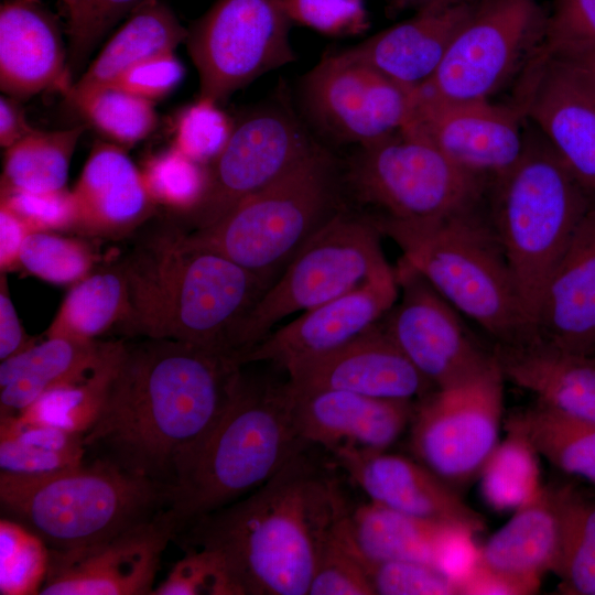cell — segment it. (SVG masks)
<instances>
[{
	"label": "cell",
	"mask_w": 595,
	"mask_h": 595,
	"mask_svg": "<svg viewBox=\"0 0 595 595\" xmlns=\"http://www.w3.org/2000/svg\"><path fill=\"white\" fill-rule=\"evenodd\" d=\"M176 536L169 511L95 545L50 550L41 595H149L163 551Z\"/></svg>",
	"instance_id": "cell-19"
},
{
	"label": "cell",
	"mask_w": 595,
	"mask_h": 595,
	"mask_svg": "<svg viewBox=\"0 0 595 595\" xmlns=\"http://www.w3.org/2000/svg\"><path fill=\"white\" fill-rule=\"evenodd\" d=\"M292 391L300 436L331 452L340 446L385 451L403 433L414 413L413 401L409 400L343 390Z\"/></svg>",
	"instance_id": "cell-24"
},
{
	"label": "cell",
	"mask_w": 595,
	"mask_h": 595,
	"mask_svg": "<svg viewBox=\"0 0 595 595\" xmlns=\"http://www.w3.org/2000/svg\"><path fill=\"white\" fill-rule=\"evenodd\" d=\"M234 126L218 102L198 97L177 115L172 145L196 162L207 165L223 150Z\"/></svg>",
	"instance_id": "cell-44"
},
{
	"label": "cell",
	"mask_w": 595,
	"mask_h": 595,
	"mask_svg": "<svg viewBox=\"0 0 595 595\" xmlns=\"http://www.w3.org/2000/svg\"><path fill=\"white\" fill-rule=\"evenodd\" d=\"M34 129L28 121L25 112L18 100L8 95L0 98V144L10 148Z\"/></svg>",
	"instance_id": "cell-56"
},
{
	"label": "cell",
	"mask_w": 595,
	"mask_h": 595,
	"mask_svg": "<svg viewBox=\"0 0 595 595\" xmlns=\"http://www.w3.org/2000/svg\"><path fill=\"white\" fill-rule=\"evenodd\" d=\"M140 171L155 205L187 215L205 195L207 165L188 158L173 145L148 158Z\"/></svg>",
	"instance_id": "cell-41"
},
{
	"label": "cell",
	"mask_w": 595,
	"mask_h": 595,
	"mask_svg": "<svg viewBox=\"0 0 595 595\" xmlns=\"http://www.w3.org/2000/svg\"><path fill=\"white\" fill-rule=\"evenodd\" d=\"M32 232L26 224L8 207L0 205V267L1 272L19 266V257L26 236Z\"/></svg>",
	"instance_id": "cell-55"
},
{
	"label": "cell",
	"mask_w": 595,
	"mask_h": 595,
	"mask_svg": "<svg viewBox=\"0 0 595 595\" xmlns=\"http://www.w3.org/2000/svg\"><path fill=\"white\" fill-rule=\"evenodd\" d=\"M50 549L32 531L7 517L0 520V594H39Z\"/></svg>",
	"instance_id": "cell-42"
},
{
	"label": "cell",
	"mask_w": 595,
	"mask_h": 595,
	"mask_svg": "<svg viewBox=\"0 0 595 595\" xmlns=\"http://www.w3.org/2000/svg\"><path fill=\"white\" fill-rule=\"evenodd\" d=\"M242 367L234 355L186 342L123 343L86 450L169 488L225 411Z\"/></svg>",
	"instance_id": "cell-1"
},
{
	"label": "cell",
	"mask_w": 595,
	"mask_h": 595,
	"mask_svg": "<svg viewBox=\"0 0 595 595\" xmlns=\"http://www.w3.org/2000/svg\"><path fill=\"white\" fill-rule=\"evenodd\" d=\"M84 435L32 422L19 414L0 416V476L46 478L84 463Z\"/></svg>",
	"instance_id": "cell-33"
},
{
	"label": "cell",
	"mask_w": 595,
	"mask_h": 595,
	"mask_svg": "<svg viewBox=\"0 0 595 595\" xmlns=\"http://www.w3.org/2000/svg\"><path fill=\"white\" fill-rule=\"evenodd\" d=\"M332 453L374 502L416 518L464 526L476 533L485 529L483 517L457 489L418 459L356 446H340Z\"/></svg>",
	"instance_id": "cell-22"
},
{
	"label": "cell",
	"mask_w": 595,
	"mask_h": 595,
	"mask_svg": "<svg viewBox=\"0 0 595 595\" xmlns=\"http://www.w3.org/2000/svg\"><path fill=\"white\" fill-rule=\"evenodd\" d=\"M456 594L524 595L528 589L518 582L493 572L478 563L456 584Z\"/></svg>",
	"instance_id": "cell-54"
},
{
	"label": "cell",
	"mask_w": 595,
	"mask_h": 595,
	"mask_svg": "<svg viewBox=\"0 0 595 595\" xmlns=\"http://www.w3.org/2000/svg\"><path fill=\"white\" fill-rule=\"evenodd\" d=\"M68 100L100 134L118 145H132L156 127L154 102L112 85L71 87Z\"/></svg>",
	"instance_id": "cell-39"
},
{
	"label": "cell",
	"mask_w": 595,
	"mask_h": 595,
	"mask_svg": "<svg viewBox=\"0 0 595 595\" xmlns=\"http://www.w3.org/2000/svg\"><path fill=\"white\" fill-rule=\"evenodd\" d=\"M166 578L153 591L155 595H229L224 573L210 554L185 549Z\"/></svg>",
	"instance_id": "cell-51"
},
{
	"label": "cell",
	"mask_w": 595,
	"mask_h": 595,
	"mask_svg": "<svg viewBox=\"0 0 595 595\" xmlns=\"http://www.w3.org/2000/svg\"><path fill=\"white\" fill-rule=\"evenodd\" d=\"M404 128L425 138L458 167L489 185L518 162L527 137V121L512 101H446L418 93Z\"/></svg>",
	"instance_id": "cell-18"
},
{
	"label": "cell",
	"mask_w": 595,
	"mask_h": 595,
	"mask_svg": "<svg viewBox=\"0 0 595 595\" xmlns=\"http://www.w3.org/2000/svg\"><path fill=\"white\" fill-rule=\"evenodd\" d=\"M291 23L323 35H359L369 28L364 0H280Z\"/></svg>",
	"instance_id": "cell-47"
},
{
	"label": "cell",
	"mask_w": 595,
	"mask_h": 595,
	"mask_svg": "<svg viewBox=\"0 0 595 595\" xmlns=\"http://www.w3.org/2000/svg\"><path fill=\"white\" fill-rule=\"evenodd\" d=\"M122 345L123 342H112L106 358L91 372L48 390L18 414L85 435L101 412Z\"/></svg>",
	"instance_id": "cell-38"
},
{
	"label": "cell",
	"mask_w": 595,
	"mask_h": 595,
	"mask_svg": "<svg viewBox=\"0 0 595 595\" xmlns=\"http://www.w3.org/2000/svg\"><path fill=\"white\" fill-rule=\"evenodd\" d=\"M69 0H64L65 3H67Z\"/></svg>",
	"instance_id": "cell-59"
},
{
	"label": "cell",
	"mask_w": 595,
	"mask_h": 595,
	"mask_svg": "<svg viewBox=\"0 0 595 595\" xmlns=\"http://www.w3.org/2000/svg\"><path fill=\"white\" fill-rule=\"evenodd\" d=\"M432 0H388L389 12L396 14L408 9H419Z\"/></svg>",
	"instance_id": "cell-58"
},
{
	"label": "cell",
	"mask_w": 595,
	"mask_h": 595,
	"mask_svg": "<svg viewBox=\"0 0 595 595\" xmlns=\"http://www.w3.org/2000/svg\"><path fill=\"white\" fill-rule=\"evenodd\" d=\"M127 312L128 290L120 263L101 268L68 291L46 336L97 340L113 326L122 325Z\"/></svg>",
	"instance_id": "cell-34"
},
{
	"label": "cell",
	"mask_w": 595,
	"mask_h": 595,
	"mask_svg": "<svg viewBox=\"0 0 595 595\" xmlns=\"http://www.w3.org/2000/svg\"><path fill=\"white\" fill-rule=\"evenodd\" d=\"M95 256L84 241L53 231H32L22 245L19 266L51 283H76L87 277Z\"/></svg>",
	"instance_id": "cell-43"
},
{
	"label": "cell",
	"mask_w": 595,
	"mask_h": 595,
	"mask_svg": "<svg viewBox=\"0 0 595 595\" xmlns=\"http://www.w3.org/2000/svg\"><path fill=\"white\" fill-rule=\"evenodd\" d=\"M560 548L556 489L542 486L511 519L478 550L477 563L537 593L547 572H553Z\"/></svg>",
	"instance_id": "cell-29"
},
{
	"label": "cell",
	"mask_w": 595,
	"mask_h": 595,
	"mask_svg": "<svg viewBox=\"0 0 595 595\" xmlns=\"http://www.w3.org/2000/svg\"><path fill=\"white\" fill-rule=\"evenodd\" d=\"M357 197L383 227H425L482 204L489 183L454 164L430 141L403 128L360 145L348 171Z\"/></svg>",
	"instance_id": "cell-9"
},
{
	"label": "cell",
	"mask_w": 595,
	"mask_h": 595,
	"mask_svg": "<svg viewBox=\"0 0 595 595\" xmlns=\"http://www.w3.org/2000/svg\"><path fill=\"white\" fill-rule=\"evenodd\" d=\"M511 101L595 199V86L539 45Z\"/></svg>",
	"instance_id": "cell-17"
},
{
	"label": "cell",
	"mask_w": 595,
	"mask_h": 595,
	"mask_svg": "<svg viewBox=\"0 0 595 595\" xmlns=\"http://www.w3.org/2000/svg\"><path fill=\"white\" fill-rule=\"evenodd\" d=\"M337 527L364 563L414 561L436 569L446 542L464 526L416 518L370 500L348 507Z\"/></svg>",
	"instance_id": "cell-30"
},
{
	"label": "cell",
	"mask_w": 595,
	"mask_h": 595,
	"mask_svg": "<svg viewBox=\"0 0 595 595\" xmlns=\"http://www.w3.org/2000/svg\"><path fill=\"white\" fill-rule=\"evenodd\" d=\"M541 46L550 51L595 47V0H554Z\"/></svg>",
	"instance_id": "cell-50"
},
{
	"label": "cell",
	"mask_w": 595,
	"mask_h": 595,
	"mask_svg": "<svg viewBox=\"0 0 595 595\" xmlns=\"http://www.w3.org/2000/svg\"><path fill=\"white\" fill-rule=\"evenodd\" d=\"M33 342L25 335L15 307L10 299L4 272L0 281V359H7L25 349Z\"/></svg>",
	"instance_id": "cell-53"
},
{
	"label": "cell",
	"mask_w": 595,
	"mask_h": 595,
	"mask_svg": "<svg viewBox=\"0 0 595 595\" xmlns=\"http://www.w3.org/2000/svg\"><path fill=\"white\" fill-rule=\"evenodd\" d=\"M533 335L542 344L595 356V204L548 280Z\"/></svg>",
	"instance_id": "cell-23"
},
{
	"label": "cell",
	"mask_w": 595,
	"mask_h": 595,
	"mask_svg": "<svg viewBox=\"0 0 595 595\" xmlns=\"http://www.w3.org/2000/svg\"><path fill=\"white\" fill-rule=\"evenodd\" d=\"M555 489L560 548L553 573L563 593L595 595V495L572 485Z\"/></svg>",
	"instance_id": "cell-37"
},
{
	"label": "cell",
	"mask_w": 595,
	"mask_h": 595,
	"mask_svg": "<svg viewBox=\"0 0 595 595\" xmlns=\"http://www.w3.org/2000/svg\"><path fill=\"white\" fill-rule=\"evenodd\" d=\"M185 71L174 52L148 58L123 72L110 85L152 102L170 95Z\"/></svg>",
	"instance_id": "cell-52"
},
{
	"label": "cell",
	"mask_w": 595,
	"mask_h": 595,
	"mask_svg": "<svg viewBox=\"0 0 595 595\" xmlns=\"http://www.w3.org/2000/svg\"><path fill=\"white\" fill-rule=\"evenodd\" d=\"M339 210L335 164L315 145L286 173L241 199L215 223L184 229L195 244L271 284Z\"/></svg>",
	"instance_id": "cell-8"
},
{
	"label": "cell",
	"mask_w": 595,
	"mask_h": 595,
	"mask_svg": "<svg viewBox=\"0 0 595 595\" xmlns=\"http://www.w3.org/2000/svg\"><path fill=\"white\" fill-rule=\"evenodd\" d=\"M291 24L280 0H216L185 41L198 73L199 97L219 104L293 62Z\"/></svg>",
	"instance_id": "cell-13"
},
{
	"label": "cell",
	"mask_w": 595,
	"mask_h": 595,
	"mask_svg": "<svg viewBox=\"0 0 595 595\" xmlns=\"http://www.w3.org/2000/svg\"><path fill=\"white\" fill-rule=\"evenodd\" d=\"M415 93L345 51L324 55L302 84L314 122L331 137L359 145L404 128Z\"/></svg>",
	"instance_id": "cell-14"
},
{
	"label": "cell",
	"mask_w": 595,
	"mask_h": 595,
	"mask_svg": "<svg viewBox=\"0 0 595 595\" xmlns=\"http://www.w3.org/2000/svg\"><path fill=\"white\" fill-rule=\"evenodd\" d=\"M475 0H432L409 19L344 50L398 84L418 90L435 73Z\"/></svg>",
	"instance_id": "cell-25"
},
{
	"label": "cell",
	"mask_w": 595,
	"mask_h": 595,
	"mask_svg": "<svg viewBox=\"0 0 595 595\" xmlns=\"http://www.w3.org/2000/svg\"><path fill=\"white\" fill-rule=\"evenodd\" d=\"M315 145L286 110L266 107L238 123L218 155L207 164V187L198 206L185 215L191 228L206 227L247 196L266 187Z\"/></svg>",
	"instance_id": "cell-15"
},
{
	"label": "cell",
	"mask_w": 595,
	"mask_h": 595,
	"mask_svg": "<svg viewBox=\"0 0 595 595\" xmlns=\"http://www.w3.org/2000/svg\"><path fill=\"white\" fill-rule=\"evenodd\" d=\"M539 453L520 432L507 430L480 474V491L486 504L497 511L516 510L542 488Z\"/></svg>",
	"instance_id": "cell-40"
},
{
	"label": "cell",
	"mask_w": 595,
	"mask_h": 595,
	"mask_svg": "<svg viewBox=\"0 0 595 595\" xmlns=\"http://www.w3.org/2000/svg\"><path fill=\"white\" fill-rule=\"evenodd\" d=\"M73 193L78 208L76 229L93 236H126L155 209L141 171L112 142L95 144Z\"/></svg>",
	"instance_id": "cell-27"
},
{
	"label": "cell",
	"mask_w": 595,
	"mask_h": 595,
	"mask_svg": "<svg viewBox=\"0 0 595 595\" xmlns=\"http://www.w3.org/2000/svg\"><path fill=\"white\" fill-rule=\"evenodd\" d=\"M399 296L381 326L435 389L465 380L491 364L494 349L476 342L457 311L419 273L398 262Z\"/></svg>",
	"instance_id": "cell-16"
},
{
	"label": "cell",
	"mask_w": 595,
	"mask_h": 595,
	"mask_svg": "<svg viewBox=\"0 0 595 595\" xmlns=\"http://www.w3.org/2000/svg\"><path fill=\"white\" fill-rule=\"evenodd\" d=\"M380 236L369 216L339 210L332 217L252 307L232 342L237 359L283 318L334 300L389 269Z\"/></svg>",
	"instance_id": "cell-10"
},
{
	"label": "cell",
	"mask_w": 595,
	"mask_h": 595,
	"mask_svg": "<svg viewBox=\"0 0 595 595\" xmlns=\"http://www.w3.org/2000/svg\"><path fill=\"white\" fill-rule=\"evenodd\" d=\"M493 349L506 380L556 412L595 423V356L537 340Z\"/></svg>",
	"instance_id": "cell-28"
},
{
	"label": "cell",
	"mask_w": 595,
	"mask_h": 595,
	"mask_svg": "<svg viewBox=\"0 0 595 595\" xmlns=\"http://www.w3.org/2000/svg\"><path fill=\"white\" fill-rule=\"evenodd\" d=\"M337 523L323 545L307 595H374L365 564Z\"/></svg>",
	"instance_id": "cell-46"
},
{
	"label": "cell",
	"mask_w": 595,
	"mask_h": 595,
	"mask_svg": "<svg viewBox=\"0 0 595 595\" xmlns=\"http://www.w3.org/2000/svg\"><path fill=\"white\" fill-rule=\"evenodd\" d=\"M526 136L518 162L490 183L486 205L533 329L548 280L595 199L528 121Z\"/></svg>",
	"instance_id": "cell-5"
},
{
	"label": "cell",
	"mask_w": 595,
	"mask_h": 595,
	"mask_svg": "<svg viewBox=\"0 0 595 595\" xmlns=\"http://www.w3.org/2000/svg\"><path fill=\"white\" fill-rule=\"evenodd\" d=\"M60 28L36 0L0 7V87L15 99L44 90L67 94L73 86Z\"/></svg>",
	"instance_id": "cell-26"
},
{
	"label": "cell",
	"mask_w": 595,
	"mask_h": 595,
	"mask_svg": "<svg viewBox=\"0 0 595 595\" xmlns=\"http://www.w3.org/2000/svg\"><path fill=\"white\" fill-rule=\"evenodd\" d=\"M547 17L537 0H475L420 96L490 99L540 45Z\"/></svg>",
	"instance_id": "cell-11"
},
{
	"label": "cell",
	"mask_w": 595,
	"mask_h": 595,
	"mask_svg": "<svg viewBox=\"0 0 595 595\" xmlns=\"http://www.w3.org/2000/svg\"><path fill=\"white\" fill-rule=\"evenodd\" d=\"M119 263L128 290L123 332L230 355L238 329L270 285L174 224L143 234Z\"/></svg>",
	"instance_id": "cell-3"
},
{
	"label": "cell",
	"mask_w": 595,
	"mask_h": 595,
	"mask_svg": "<svg viewBox=\"0 0 595 595\" xmlns=\"http://www.w3.org/2000/svg\"><path fill=\"white\" fill-rule=\"evenodd\" d=\"M187 32L165 3L144 0L128 15L73 87L110 85L130 67L174 52L186 41Z\"/></svg>",
	"instance_id": "cell-32"
},
{
	"label": "cell",
	"mask_w": 595,
	"mask_h": 595,
	"mask_svg": "<svg viewBox=\"0 0 595 595\" xmlns=\"http://www.w3.org/2000/svg\"><path fill=\"white\" fill-rule=\"evenodd\" d=\"M506 430L523 434L558 469L595 486V423L556 412L538 401L508 416Z\"/></svg>",
	"instance_id": "cell-35"
},
{
	"label": "cell",
	"mask_w": 595,
	"mask_h": 595,
	"mask_svg": "<svg viewBox=\"0 0 595 595\" xmlns=\"http://www.w3.org/2000/svg\"><path fill=\"white\" fill-rule=\"evenodd\" d=\"M364 563V562H363ZM379 595H452L455 584L437 569L414 561L364 563Z\"/></svg>",
	"instance_id": "cell-49"
},
{
	"label": "cell",
	"mask_w": 595,
	"mask_h": 595,
	"mask_svg": "<svg viewBox=\"0 0 595 595\" xmlns=\"http://www.w3.org/2000/svg\"><path fill=\"white\" fill-rule=\"evenodd\" d=\"M144 0H69L68 66L72 75L80 69L100 39Z\"/></svg>",
	"instance_id": "cell-45"
},
{
	"label": "cell",
	"mask_w": 595,
	"mask_h": 595,
	"mask_svg": "<svg viewBox=\"0 0 595 595\" xmlns=\"http://www.w3.org/2000/svg\"><path fill=\"white\" fill-rule=\"evenodd\" d=\"M0 506L50 550L69 552L153 519L167 507V487L95 458L42 479L0 476Z\"/></svg>",
	"instance_id": "cell-7"
},
{
	"label": "cell",
	"mask_w": 595,
	"mask_h": 595,
	"mask_svg": "<svg viewBox=\"0 0 595 595\" xmlns=\"http://www.w3.org/2000/svg\"><path fill=\"white\" fill-rule=\"evenodd\" d=\"M542 48L577 69L595 86V47H574L556 51Z\"/></svg>",
	"instance_id": "cell-57"
},
{
	"label": "cell",
	"mask_w": 595,
	"mask_h": 595,
	"mask_svg": "<svg viewBox=\"0 0 595 595\" xmlns=\"http://www.w3.org/2000/svg\"><path fill=\"white\" fill-rule=\"evenodd\" d=\"M309 446L295 425L289 381L255 380L241 374L225 411L181 462L167 488L166 510L176 534L250 494Z\"/></svg>",
	"instance_id": "cell-4"
},
{
	"label": "cell",
	"mask_w": 595,
	"mask_h": 595,
	"mask_svg": "<svg viewBox=\"0 0 595 595\" xmlns=\"http://www.w3.org/2000/svg\"><path fill=\"white\" fill-rule=\"evenodd\" d=\"M0 205L18 215L31 231L77 228V203L66 188L40 193L1 188Z\"/></svg>",
	"instance_id": "cell-48"
},
{
	"label": "cell",
	"mask_w": 595,
	"mask_h": 595,
	"mask_svg": "<svg viewBox=\"0 0 595 595\" xmlns=\"http://www.w3.org/2000/svg\"><path fill=\"white\" fill-rule=\"evenodd\" d=\"M396 269L390 267L363 285L301 313L244 354L242 366L268 361L285 370L334 351L375 327L399 296Z\"/></svg>",
	"instance_id": "cell-20"
},
{
	"label": "cell",
	"mask_w": 595,
	"mask_h": 595,
	"mask_svg": "<svg viewBox=\"0 0 595 595\" xmlns=\"http://www.w3.org/2000/svg\"><path fill=\"white\" fill-rule=\"evenodd\" d=\"M380 232L401 249L400 263L478 324L495 345L533 340L531 322L489 219L486 199L431 226L385 227Z\"/></svg>",
	"instance_id": "cell-6"
},
{
	"label": "cell",
	"mask_w": 595,
	"mask_h": 595,
	"mask_svg": "<svg viewBox=\"0 0 595 595\" xmlns=\"http://www.w3.org/2000/svg\"><path fill=\"white\" fill-rule=\"evenodd\" d=\"M505 380L495 355L478 374L432 390L414 407L411 448L455 489L479 476L499 443Z\"/></svg>",
	"instance_id": "cell-12"
},
{
	"label": "cell",
	"mask_w": 595,
	"mask_h": 595,
	"mask_svg": "<svg viewBox=\"0 0 595 595\" xmlns=\"http://www.w3.org/2000/svg\"><path fill=\"white\" fill-rule=\"evenodd\" d=\"M84 127L35 130L6 149L1 188L53 192L65 188L72 155Z\"/></svg>",
	"instance_id": "cell-36"
},
{
	"label": "cell",
	"mask_w": 595,
	"mask_h": 595,
	"mask_svg": "<svg viewBox=\"0 0 595 595\" xmlns=\"http://www.w3.org/2000/svg\"><path fill=\"white\" fill-rule=\"evenodd\" d=\"M296 391L343 390L372 398H423L435 388L411 364L380 322L345 346L289 367Z\"/></svg>",
	"instance_id": "cell-21"
},
{
	"label": "cell",
	"mask_w": 595,
	"mask_h": 595,
	"mask_svg": "<svg viewBox=\"0 0 595 595\" xmlns=\"http://www.w3.org/2000/svg\"><path fill=\"white\" fill-rule=\"evenodd\" d=\"M112 342L47 337L0 364V416L14 415L48 390L82 379L106 358Z\"/></svg>",
	"instance_id": "cell-31"
},
{
	"label": "cell",
	"mask_w": 595,
	"mask_h": 595,
	"mask_svg": "<svg viewBox=\"0 0 595 595\" xmlns=\"http://www.w3.org/2000/svg\"><path fill=\"white\" fill-rule=\"evenodd\" d=\"M260 487L177 532L183 549L218 563L229 595H307L325 541L348 506L309 453Z\"/></svg>",
	"instance_id": "cell-2"
}]
</instances>
